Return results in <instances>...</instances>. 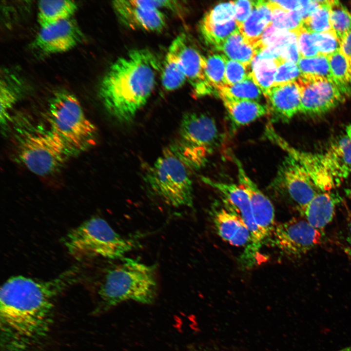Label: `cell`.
<instances>
[{
  "instance_id": "obj_38",
  "label": "cell",
  "mask_w": 351,
  "mask_h": 351,
  "mask_svg": "<svg viewBox=\"0 0 351 351\" xmlns=\"http://www.w3.org/2000/svg\"><path fill=\"white\" fill-rule=\"evenodd\" d=\"M319 55L328 57L340 49V42L332 32L312 33Z\"/></svg>"
},
{
  "instance_id": "obj_27",
  "label": "cell",
  "mask_w": 351,
  "mask_h": 351,
  "mask_svg": "<svg viewBox=\"0 0 351 351\" xmlns=\"http://www.w3.org/2000/svg\"><path fill=\"white\" fill-rule=\"evenodd\" d=\"M281 60L263 58L256 55L251 62V76L264 96L273 85L276 70Z\"/></svg>"
},
{
  "instance_id": "obj_4",
  "label": "cell",
  "mask_w": 351,
  "mask_h": 351,
  "mask_svg": "<svg viewBox=\"0 0 351 351\" xmlns=\"http://www.w3.org/2000/svg\"><path fill=\"white\" fill-rule=\"evenodd\" d=\"M47 116L49 129L72 156L96 144L97 128L73 94L64 90L56 92L49 102Z\"/></svg>"
},
{
  "instance_id": "obj_17",
  "label": "cell",
  "mask_w": 351,
  "mask_h": 351,
  "mask_svg": "<svg viewBox=\"0 0 351 351\" xmlns=\"http://www.w3.org/2000/svg\"><path fill=\"white\" fill-rule=\"evenodd\" d=\"M180 61L184 70L187 79L193 88L195 97H201L217 94V90L207 80L205 73V57L188 43L184 34L175 39Z\"/></svg>"
},
{
  "instance_id": "obj_29",
  "label": "cell",
  "mask_w": 351,
  "mask_h": 351,
  "mask_svg": "<svg viewBox=\"0 0 351 351\" xmlns=\"http://www.w3.org/2000/svg\"><path fill=\"white\" fill-rule=\"evenodd\" d=\"M199 29L206 42L219 51L226 39L239 30L235 20L223 24L211 23L202 20Z\"/></svg>"
},
{
  "instance_id": "obj_26",
  "label": "cell",
  "mask_w": 351,
  "mask_h": 351,
  "mask_svg": "<svg viewBox=\"0 0 351 351\" xmlns=\"http://www.w3.org/2000/svg\"><path fill=\"white\" fill-rule=\"evenodd\" d=\"M161 70V83L167 91L178 89L187 80L174 39L168 48Z\"/></svg>"
},
{
  "instance_id": "obj_3",
  "label": "cell",
  "mask_w": 351,
  "mask_h": 351,
  "mask_svg": "<svg viewBox=\"0 0 351 351\" xmlns=\"http://www.w3.org/2000/svg\"><path fill=\"white\" fill-rule=\"evenodd\" d=\"M107 270L98 289L94 313H101L124 301L153 303L157 292L156 265L122 258Z\"/></svg>"
},
{
  "instance_id": "obj_20",
  "label": "cell",
  "mask_w": 351,
  "mask_h": 351,
  "mask_svg": "<svg viewBox=\"0 0 351 351\" xmlns=\"http://www.w3.org/2000/svg\"><path fill=\"white\" fill-rule=\"evenodd\" d=\"M324 155L337 185L351 175V124L332 142Z\"/></svg>"
},
{
  "instance_id": "obj_41",
  "label": "cell",
  "mask_w": 351,
  "mask_h": 351,
  "mask_svg": "<svg viewBox=\"0 0 351 351\" xmlns=\"http://www.w3.org/2000/svg\"><path fill=\"white\" fill-rule=\"evenodd\" d=\"M301 76V73L297 64L281 60L276 70L273 86L295 81Z\"/></svg>"
},
{
  "instance_id": "obj_13",
  "label": "cell",
  "mask_w": 351,
  "mask_h": 351,
  "mask_svg": "<svg viewBox=\"0 0 351 351\" xmlns=\"http://www.w3.org/2000/svg\"><path fill=\"white\" fill-rule=\"evenodd\" d=\"M276 179L300 211L320 192L302 166L288 155L279 168Z\"/></svg>"
},
{
  "instance_id": "obj_22",
  "label": "cell",
  "mask_w": 351,
  "mask_h": 351,
  "mask_svg": "<svg viewBox=\"0 0 351 351\" xmlns=\"http://www.w3.org/2000/svg\"><path fill=\"white\" fill-rule=\"evenodd\" d=\"M336 198L329 192H319L300 212L313 227L322 230L335 214Z\"/></svg>"
},
{
  "instance_id": "obj_43",
  "label": "cell",
  "mask_w": 351,
  "mask_h": 351,
  "mask_svg": "<svg viewBox=\"0 0 351 351\" xmlns=\"http://www.w3.org/2000/svg\"><path fill=\"white\" fill-rule=\"evenodd\" d=\"M342 245L344 253L351 261V214L347 220Z\"/></svg>"
},
{
  "instance_id": "obj_5",
  "label": "cell",
  "mask_w": 351,
  "mask_h": 351,
  "mask_svg": "<svg viewBox=\"0 0 351 351\" xmlns=\"http://www.w3.org/2000/svg\"><path fill=\"white\" fill-rule=\"evenodd\" d=\"M63 241L70 254L79 261L97 257L121 259L136 246L133 239L122 236L99 217L70 230Z\"/></svg>"
},
{
  "instance_id": "obj_18",
  "label": "cell",
  "mask_w": 351,
  "mask_h": 351,
  "mask_svg": "<svg viewBox=\"0 0 351 351\" xmlns=\"http://www.w3.org/2000/svg\"><path fill=\"white\" fill-rule=\"evenodd\" d=\"M265 97L273 121H287L299 113L301 92L296 81L273 86Z\"/></svg>"
},
{
  "instance_id": "obj_30",
  "label": "cell",
  "mask_w": 351,
  "mask_h": 351,
  "mask_svg": "<svg viewBox=\"0 0 351 351\" xmlns=\"http://www.w3.org/2000/svg\"><path fill=\"white\" fill-rule=\"evenodd\" d=\"M334 82L343 94H351V64L338 51L327 57Z\"/></svg>"
},
{
  "instance_id": "obj_34",
  "label": "cell",
  "mask_w": 351,
  "mask_h": 351,
  "mask_svg": "<svg viewBox=\"0 0 351 351\" xmlns=\"http://www.w3.org/2000/svg\"><path fill=\"white\" fill-rule=\"evenodd\" d=\"M318 1L319 6L302 20V25L311 33H332L330 19V0Z\"/></svg>"
},
{
  "instance_id": "obj_10",
  "label": "cell",
  "mask_w": 351,
  "mask_h": 351,
  "mask_svg": "<svg viewBox=\"0 0 351 351\" xmlns=\"http://www.w3.org/2000/svg\"><path fill=\"white\" fill-rule=\"evenodd\" d=\"M323 234L305 219L292 218L275 226L267 241L287 256L298 258L320 245Z\"/></svg>"
},
{
  "instance_id": "obj_39",
  "label": "cell",
  "mask_w": 351,
  "mask_h": 351,
  "mask_svg": "<svg viewBox=\"0 0 351 351\" xmlns=\"http://www.w3.org/2000/svg\"><path fill=\"white\" fill-rule=\"evenodd\" d=\"M251 76V65H246L239 61L227 58L225 80L228 85L241 82Z\"/></svg>"
},
{
  "instance_id": "obj_37",
  "label": "cell",
  "mask_w": 351,
  "mask_h": 351,
  "mask_svg": "<svg viewBox=\"0 0 351 351\" xmlns=\"http://www.w3.org/2000/svg\"><path fill=\"white\" fill-rule=\"evenodd\" d=\"M234 18V1H231L216 5L206 13L202 20L211 23L223 24Z\"/></svg>"
},
{
  "instance_id": "obj_44",
  "label": "cell",
  "mask_w": 351,
  "mask_h": 351,
  "mask_svg": "<svg viewBox=\"0 0 351 351\" xmlns=\"http://www.w3.org/2000/svg\"><path fill=\"white\" fill-rule=\"evenodd\" d=\"M339 51L351 64V31L340 42Z\"/></svg>"
},
{
  "instance_id": "obj_9",
  "label": "cell",
  "mask_w": 351,
  "mask_h": 351,
  "mask_svg": "<svg viewBox=\"0 0 351 351\" xmlns=\"http://www.w3.org/2000/svg\"><path fill=\"white\" fill-rule=\"evenodd\" d=\"M201 179L221 194L224 199L225 207L240 218L249 229L251 240L246 247L242 259L252 263L265 240L255 223L248 195L239 185L219 182L204 176Z\"/></svg>"
},
{
  "instance_id": "obj_40",
  "label": "cell",
  "mask_w": 351,
  "mask_h": 351,
  "mask_svg": "<svg viewBox=\"0 0 351 351\" xmlns=\"http://www.w3.org/2000/svg\"><path fill=\"white\" fill-rule=\"evenodd\" d=\"M295 33L300 58H309L319 55L313 41L312 33L302 24Z\"/></svg>"
},
{
  "instance_id": "obj_25",
  "label": "cell",
  "mask_w": 351,
  "mask_h": 351,
  "mask_svg": "<svg viewBox=\"0 0 351 351\" xmlns=\"http://www.w3.org/2000/svg\"><path fill=\"white\" fill-rule=\"evenodd\" d=\"M22 90V85L19 78L13 74L4 72L0 84V121L5 130L9 123L10 113Z\"/></svg>"
},
{
  "instance_id": "obj_31",
  "label": "cell",
  "mask_w": 351,
  "mask_h": 351,
  "mask_svg": "<svg viewBox=\"0 0 351 351\" xmlns=\"http://www.w3.org/2000/svg\"><path fill=\"white\" fill-rule=\"evenodd\" d=\"M263 95L260 88L255 83L251 75L246 79L233 85L226 84L217 90V95H223L237 99H247L257 101Z\"/></svg>"
},
{
  "instance_id": "obj_8",
  "label": "cell",
  "mask_w": 351,
  "mask_h": 351,
  "mask_svg": "<svg viewBox=\"0 0 351 351\" xmlns=\"http://www.w3.org/2000/svg\"><path fill=\"white\" fill-rule=\"evenodd\" d=\"M186 168L168 149L149 167L145 180L167 204L174 207H192L193 183Z\"/></svg>"
},
{
  "instance_id": "obj_16",
  "label": "cell",
  "mask_w": 351,
  "mask_h": 351,
  "mask_svg": "<svg viewBox=\"0 0 351 351\" xmlns=\"http://www.w3.org/2000/svg\"><path fill=\"white\" fill-rule=\"evenodd\" d=\"M112 4L118 19L132 29L159 32L166 26L162 11L145 5L142 0H116Z\"/></svg>"
},
{
  "instance_id": "obj_35",
  "label": "cell",
  "mask_w": 351,
  "mask_h": 351,
  "mask_svg": "<svg viewBox=\"0 0 351 351\" xmlns=\"http://www.w3.org/2000/svg\"><path fill=\"white\" fill-rule=\"evenodd\" d=\"M297 64L301 75L321 78L333 81L327 57L318 55L300 58Z\"/></svg>"
},
{
  "instance_id": "obj_19",
  "label": "cell",
  "mask_w": 351,
  "mask_h": 351,
  "mask_svg": "<svg viewBox=\"0 0 351 351\" xmlns=\"http://www.w3.org/2000/svg\"><path fill=\"white\" fill-rule=\"evenodd\" d=\"M212 218L217 234L223 240L233 246H247L251 233L237 215L225 207L214 209Z\"/></svg>"
},
{
  "instance_id": "obj_1",
  "label": "cell",
  "mask_w": 351,
  "mask_h": 351,
  "mask_svg": "<svg viewBox=\"0 0 351 351\" xmlns=\"http://www.w3.org/2000/svg\"><path fill=\"white\" fill-rule=\"evenodd\" d=\"M83 270L73 266L57 276L40 280L12 276L0 291V345L3 351H33L52 326L57 299L80 281Z\"/></svg>"
},
{
  "instance_id": "obj_12",
  "label": "cell",
  "mask_w": 351,
  "mask_h": 351,
  "mask_svg": "<svg viewBox=\"0 0 351 351\" xmlns=\"http://www.w3.org/2000/svg\"><path fill=\"white\" fill-rule=\"evenodd\" d=\"M265 135L299 162L319 192H329L337 185L324 154H313L295 148L276 133L271 123L266 125Z\"/></svg>"
},
{
  "instance_id": "obj_23",
  "label": "cell",
  "mask_w": 351,
  "mask_h": 351,
  "mask_svg": "<svg viewBox=\"0 0 351 351\" xmlns=\"http://www.w3.org/2000/svg\"><path fill=\"white\" fill-rule=\"evenodd\" d=\"M253 4L251 14L239 27V30L255 48V45L262 33L272 24V11L268 1L253 0Z\"/></svg>"
},
{
  "instance_id": "obj_15",
  "label": "cell",
  "mask_w": 351,
  "mask_h": 351,
  "mask_svg": "<svg viewBox=\"0 0 351 351\" xmlns=\"http://www.w3.org/2000/svg\"><path fill=\"white\" fill-rule=\"evenodd\" d=\"M233 159L237 170L239 185L248 195L255 223L265 242L267 241L275 227L273 206L247 174L239 159L234 156Z\"/></svg>"
},
{
  "instance_id": "obj_2",
  "label": "cell",
  "mask_w": 351,
  "mask_h": 351,
  "mask_svg": "<svg viewBox=\"0 0 351 351\" xmlns=\"http://www.w3.org/2000/svg\"><path fill=\"white\" fill-rule=\"evenodd\" d=\"M159 61L151 51L135 49L118 58L103 78L99 95L107 111L122 122L133 120L156 83Z\"/></svg>"
},
{
  "instance_id": "obj_42",
  "label": "cell",
  "mask_w": 351,
  "mask_h": 351,
  "mask_svg": "<svg viewBox=\"0 0 351 351\" xmlns=\"http://www.w3.org/2000/svg\"><path fill=\"white\" fill-rule=\"evenodd\" d=\"M235 7L234 20L238 28L251 14L253 7V0H241L234 1Z\"/></svg>"
},
{
  "instance_id": "obj_47",
  "label": "cell",
  "mask_w": 351,
  "mask_h": 351,
  "mask_svg": "<svg viewBox=\"0 0 351 351\" xmlns=\"http://www.w3.org/2000/svg\"><path fill=\"white\" fill-rule=\"evenodd\" d=\"M336 351H351V345Z\"/></svg>"
},
{
  "instance_id": "obj_21",
  "label": "cell",
  "mask_w": 351,
  "mask_h": 351,
  "mask_svg": "<svg viewBox=\"0 0 351 351\" xmlns=\"http://www.w3.org/2000/svg\"><path fill=\"white\" fill-rule=\"evenodd\" d=\"M227 111L233 129L249 124L269 113L267 105L258 101L237 99L219 95Z\"/></svg>"
},
{
  "instance_id": "obj_46",
  "label": "cell",
  "mask_w": 351,
  "mask_h": 351,
  "mask_svg": "<svg viewBox=\"0 0 351 351\" xmlns=\"http://www.w3.org/2000/svg\"><path fill=\"white\" fill-rule=\"evenodd\" d=\"M204 351H242L241 350L229 346H227L218 342H213L210 343L206 347Z\"/></svg>"
},
{
  "instance_id": "obj_45",
  "label": "cell",
  "mask_w": 351,
  "mask_h": 351,
  "mask_svg": "<svg viewBox=\"0 0 351 351\" xmlns=\"http://www.w3.org/2000/svg\"><path fill=\"white\" fill-rule=\"evenodd\" d=\"M280 8L287 11H298L301 8V0H273Z\"/></svg>"
},
{
  "instance_id": "obj_28",
  "label": "cell",
  "mask_w": 351,
  "mask_h": 351,
  "mask_svg": "<svg viewBox=\"0 0 351 351\" xmlns=\"http://www.w3.org/2000/svg\"><path fill=\"white\" fill-rule=\"evenodd\" d=\"M220 51L228 58L245 65H250L257 54L254 47L249 43L239 30L233 33L225 41Z\"/></svg>"
},
{
  "instance_id": "obj_36",
  "label": "cell",
  "mask_w": 351,
  "mask_h": 351,
  "mask_svg": "<svg viewBox=\"0 0 351 351\" xmlns=\"http://www.w3.org/2000/svg\"><path fill=\"white\" fill-rule=\"evenodd\" d=\"M272 11V24L274 27L295 32L302 25V19L297 11H287L278 7L273 0L268 1Z\"/></svg>"
},
{
  "instance_id": "obj_7",
  "label": "cell",
  "mask_w": 351,
  "mask_h": 351,
  "mask_svg": "<svg viewBox=\"0 0 351 351\" xmlns=\"http://www.w3.org/2000/svg\"><path fill=\"white\" fill-rule=\"evenodd\" d=\"M16 136L19 158L37 175L45 176L54 173L72 156L49 129H20Z\"/></svg>"
},
{
  "instance_id": "obj_24",
  "label": "cell",
  "mask_w": 351,
  "mask_h": 351,
  "mask_svg": "<svg viewBox=\"0 0 351 351\" xmlns=\"http://www.w3.org/2000/svg\"><path fill=\"white\" fill-rule=\"evenodd\" d=\"M78 8L71 0H46L38 3V21L40 28L72 18Z\"/></svg>"
},
{
  "instance_id": "obj_33",
  "label": "cell",
  "mask_w": 351,
  "mask_h": 351,
  "mask_svg": "<svg viewBox=\"0 0 351 351\" xmlns=\"http://www.w3.org/2000/svg\"><path fill=\"white\" fill-rule=\"evenodd\" d=\"M227 58L225 55L219 54L205 57L206 77L217 91L227 84L225 77Z\"/></svg>"
},
{
  "instance_id": "obj_32",
  "label": "cell",
  "mask_w": 351,
  "mask_h": 351,
  "mask_svg": "<svg viewBox=\"0 0 351 351\" xmlns=\"http://www.w3.org/2000/svg\"><path fill=\"white\" fill-rule=\"evenodd\" d=\"M329 5L332 32L340 42L351 31V12L338 0H330Z\"/></svg>"
},
{
  "instance_id": "obj_14",
  "label": "cell",
  "mask_w": 351,
  "mask_h": 351,
  "mask_svg": "<svg viewBox=\"0 0 351 351\" xmlns=\"http://www.w3.org/2000/svg\"><path fill=\"white\" fill-rule=\"evenodd\" d=\"M83 34L72 18L41 27L33 46L40 52L51 54L66 52L81 42Z\"/></svg>"
},
{
  "instance_id": "obj_11",
  "label": "cell",
  "mask_w": 351,
  "mask_h": 351,
  "mask_svg": "<svg viewBox=\"0 0 351 351\" xmlns=\"http://www.w3.org/2000/svg\"><path fill=\"white\" fill-rule=\"evenodd\" d=\"M296 81L301 92L300 113L320 116L345 100L346 96L332 81L301 75Z\"/></svg>"
},
{
  "instance_id": "obj_6",
  "label": "cell",
  "mask_w": 351,
  "mask_h": 351,
  "mask_svg": "<svg viewBox=\"0 0 351 351\" xmlns=\"http://www.w3.org/2000/svg\"><path fill=\"white\" fill-rule=\"evenodd\" d=\"M178 138L168 149L187 167L198 169L221 144L222 136L214 119L203 114L183 115Z\"/></svg>"
}]
</instances>
